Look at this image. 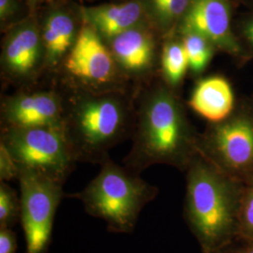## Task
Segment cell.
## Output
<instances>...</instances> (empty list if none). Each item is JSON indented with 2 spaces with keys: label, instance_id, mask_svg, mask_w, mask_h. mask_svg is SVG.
Returning a JSON list of instances; mask_svg holds the SVG:
<instances>
[{
  "label": "cell",
  "instance_id": "cell-1",
  "mask_svg": "<svg viewBox=\"0 0 253 253\" xmlns=\"http://www.w3.org/2000/svg\"><path fill=\"white\" fill-rule=\"evenodd\" d=\"M136 96L132 145L124 163L140 174L164 164L185 172L199 154V132L190 123L177 91L160 78L141 85Z\"/></svg>",
  "mask_w": 253,
  "mask_h": 253
},
{
  "label": "cell",
  "instance_id": "cell-2",
  "mask_svg": "<svg viewBox=\"0 0 253 253\" xmlns=\"http://www.w3.org/2000/svg\"><path fill=\"white\" fill-rule=\"evenodd\" d=\"M59 87L63 129L77 163L102 164L113 147L132 135L139 89L93 93Z\"/></svg>",
  "mask_w": 253,
  "mask_h": 253
},
{
  "label": "cell",
  "instance_id": "cell-3",
  "mask_svg": "<svg viewBox=\"0 0 253 253\" xmlns=\"http://www.w3.org/2000/svg\"><path fill=\"white\" fill-rule=\"evenodd\" d=\"M185 172L186 223L202 253H217L239 236L244 182L220 171L200 153Z\"/></svg>",
  "mask_w": 253,
  "mask_h": 253
},
{
  "label": "cell",
  "instance_id": "cell-4",
  "mask_svg": "<svg viewBox=\"0 0 253 253\" xmlns=\"http://www.w3.org/2000/svg\"><path fill=\"white\" fill-rule=\"evenodd\" d=\"M100 165L99 173L84 190L66 196L79 200L88 215L106 223L109 232L131 234L159 189L110 158Z\"/></svg>",
  "mask_w": 253,
  "mask_h": 253
},
{
  "label": "cell",
  "instance_id": "cell-5",
  "mask_svg": "<svg viewBox=\"0 0 253 253\" xmlns=\"http://www.w3.org/2000/svg\"><path fill=\"white\" fill-rule=\"evenodd\" d=\"M54 75L59 86L73 90L130 91L134 85L121 73L106 42L84 21L75 44Z\"/></svg>",
  "mask_w": 253,
  "mask_h": 253
},
{
  "label": "cell",
  "instance_id": "cell-6",
  "mask_svg": "<svg viewBox=\"0 0 253 253\" xmlns=\"http://www.w3.org/2000/svg\"><path fill=\"white\" fill-rule=\"evenodd\" d=\"M199 153L220 171L236 180L253 177V104L236 103L222 121L208 123L199 133Z\"/></svg>",
  "mask_w": 253,
  "mask_h": 253
},
{
  "label": "cell",
  "instance_id": "cell-7",
  "mask_svg": "<svg viewBox=\"0 0 253 253\" xmlns=\"http://www.w3.org/2000/svg\"><path fill=\"white\" fill-rule=\"evenodd\" d=\"M6 145L19 170L40 173L64 185L77 163L63 127L1 128Z\"/></svg>",
  "mask_w": 253,
  "mask_h": 253
},
{
  "label": "cell",
  "instance_id": "cell-8",
  "mask_svg": "<svg viewBox=\"0 0 253 253\" xmlns=\"http://www.w3.org/2000/svg\"><path fill=\"white\" fill-rule=\"evenodd\" d=\"M21 218L26 253H47L54 229V218L66 196L62 184L37 172L19 170Z\"/></svg>",
  "mask_w": 253,
  "mask_h": 253
},
{
  "label": "cell",
  "instance_id": "cell-9",
  "mask_svg": "<svg viewBox=\"0 0 253 253\" xmlns=\"http://www.w3.org/2000/svg\"><path fill=\"white\" fill-rule=\"evenodd\" d=\"M3 33L0 54L2 81L17 86L35 84L45 73L37 9Z\"/></svg>",
  "mask_w": 253,
  "mask_h": 253
},
{
  "label": "cell",
  "instance_id": "cell-10",
  "mask_svg": "<svg viewBox=\"0 0 253 253\" xmlns=\"http://www.w3.org/2000/svg\"><path fill=\"white\" fill-rule=\"evenodd\" d=\"M163 37L149 23L132 27L106 42L121 73L137 87L160 72Z\"/></svg>",
  "mask_w": 253,
  "mask_h": 253
},
{
  "label": "cell",
  "instance_id": "cell-11",
  "mask_svg": "<svg viewBox=\"0 0 253 253\" xmlns=\"http://www.w3.org/2000/svg\"><path fill=\"white\" fill-rule=\"evenodd\" d=\"M180 30L206 37L217 52L230 55L238 64L251 59L233 29L230 0H192L176 29Z\"/></svg>",
  "mask_w": 253,
  "mask_h": 253
},
{
  "label": "cell",
  "instance_id": "cell-12",
  "mask_svg": "<svg viewBox=\"0 0 253 253\" xmlns=\"http://www.w3.org/2000/svg\"><path fill=\"white\" fill-rule=\"evenodd\" d=\"M1 128L63 127L65 98L60 87L23 89L1 101Z\"/></svg>",
  "mask_w": 253,
  "mask_h": 253
},
{
  "label": "cell",
  "instance_id": "cell-13",
  "mask_svg": "<svg viewBox=\"0 0 253 253\" xmlns=\"http://www.w3.org/2000/svg\"><path fill=\"white\" fill-rule=\"evenodd\" d=\"M37 11L44 50L45 73L54 75L81 31L84 23L81 6L73 0H54Z\"/></svg>",
  "mask_w": 253,
  "mask_h": 253
},
{
  "label": "cell",
  "instance_id": "cell-14",
  "mask_svg": "<svg viewBox=\"0 0 253 253\" xmlns=\"http://www.w3.org/2000/svg\"><path fill=\"white\" fill-rule=\"evenodd\" d=\"M83 20L106 42L132 27L147 23L144 0H123L81 6Z\"/></svg>",
  "mask_w": 253,
  "mask_h": 253
},
{
  "label": "cell",
  "instance_id": "cell-15",
  "mask_svg": "<svg viewBox=\"0 0 253 253\" xmlns=\"http://www.w3.org/2000/svg\"><path fill=\"white\" fill-rule=\"evenodd\" d=\"M188 104L208 123H216L224 120L235 110V92L224 76L211 75L197 81Z\"/></svg>",
  "mask_w": 253,
  "mask_h": 253
},
{
  "label": "cell",
  "instance_id": "cell-16",
  "mask_svg": "<svg viewBox=\"0 0 253 253\" xmlns=\"http://www.w3.org/2000/svg\"><path fill=\"white\" fill-rule=\"evenodd\" d=\"M159 73L163 83L178 92L189 73V62L180 37L176 33L163 39Z\"/></svg>",
  "mask_w": 253,
  "mask_h": 253
},
{
  "label": "cell",
  "instance_id": "cell-17",
  "mask_svg": "<svg viewBox=\"0 0 253 253\" xmlns=\"http://www.w3.org/2000/svg\"><path fill=\"white\" fill-rule=\"evenodd\" d=\"M180 37L189 62V73L193 77H200L207 70L217 52L216 47L206 37L190 30L175 32Z\"/></svg>",
  "mask_w": 253,
  "mask_h": 253
},
{
  "label": "cell",
  "instance_id": "cell-18",
  "mask_svg": "<svg viewBox=\"0 0 253 253\" xmlns=\"http://www.w3.org/2000/svg\"><path fill=\"white\" fill-rule=\"evenodd\" d=\"M191 1L192 0H167L163 7V12L155 25L156 30L163 39L172 35L176 31Z\"/></svg>",
  "mask_w": 253,
  "mask_h": 253
},
{
  "label": "cell",
  "instance_id": "cell-19",
  "mask_svg": "<svg viewBox=\"0 0 253 253\" xmlns=\"http://www.w3.org/2000/svg\"><path fill=\"white\" fill-rule=\"evenodd\" d=\"M21 218V198L8 182L0 181V228H12Z\"/></svg>",
  "mask_w": 253,
  "mask_h": 253
},
{
  "label": "cell",
  "instance_id": "cell-20",
  "mask_svg": "<svg viewBox=\"0 0 253 253\" xmlns=\"http://www.w3.org/2000/svg\"><path fill=\"white\" fill-rule=\"evenodd\" d=\"M239 235L253 240V177L244 182L239 213Z\"/></svg>",
  "mask_w": 253,
  "mask_h": 253
},
{
  "label": "cell",
  "instance_id": "cell-21",
  "mask_svg": "<svg viewBox=\"0 0 253 253\" xmlns=\"http://www.w3.org/2000/svg\"><path fill=\"white\" fill-rule=\"evenodd\" d=\"M24 6L27 5L23 0H0V27L2 33L26 18L32 11H25Z\"/></svg>",
  "mask_w": 253,
  "mask_h": 253
},
{
  "label": "cell",
  "instance_id": "cell-22",
  "mask_svg": "<svg viewBox=\"0 0 253 253\" xmlns=\"http://www.w3.org/2000/svg\"><path fill=\"white\" fill-rule=\"evenodd\" d=\"M18 175L17 163L6 145L0 142V181L9 182L18 179Z\"/></svg>",
  "mask_w": 253,
  "mask_h": 253
},
{
  "label": "cell",
  "instance_id": "cell-23",
  "mask_svg": "<svg viewBox=\"0 0 253 253\" xmlns=\"http://www.w3.org/2000/svg\"><path fill=\"white\" fill-rule=\"evenodd\" d=\"M242 45L251 58L253 57V15L246 19L242 23L239 34H237Z\"/></svg>",
  "mask_w": 253,
  "mask_h": 253
},
{
  "label": "cell",
  "instance_id": "cell-24",
  "mask_svg": "<svg viewBox=\"0 0 253 253\" xmlns=\"http://www.w3.org/2000/svg\"><path fill=\"white\" fill-rule=\"evenodd\" d=\"M17 236L12 228H0V253H16Z\"/></svg>",
  "mask_w": 253,
  "mask_h": 253
},
{
  "label": "cell",
  "instance_id": "cell-25",
  "mask_svg": "<svg viewBox=\"0 0 253 253\" xmlns=\"http://www.w3.org/2000/svg\"><path fill=\"white\" fill-rule=\"evenodd\" d=\"M216 253H253V240L239 235L233 242Z\"/></svg>",
  "mask_w": 253,
  "mask_h": 253
},
{
  "label": "cell",
  "instance_id": "cell-26",
  "mask_svg": "<svg viewBox=\"0 0 253 253\" xmlns=\"http://www.w3.org/2000/svg\"><path fill=\"white\" fill-rule=\"evenodd\" d=\"M149 23L155 27L167 0H144Z\"/></svg>",
  "mask_w": 253,
  "mask_h": 253
},
{
  "label": "cell",
  "instance_id": "cell-27",
  "mask_svg": "<svg viewBox=\"0 0 253 253\" xmlns=\"http://www.w3.org/2000/svg\"><path fill=\"white\" fill-rule=\"evenodd\" d=\"M31 9H38L54 0H23Z\"/></svg>",
  "mask_w": 253,
  "mask_h": 253
},
{
  "label": "cell",
  "instance_id": "cell-28",
  "mask_svg": "<svg viewBox=\"0 0 253 253\" xmlns=\"http://www.w3.org/2000/svg\"><path fill=\"white\" fill-rule=\"evenodd\" d=\"M115 1H123V0H115Z\"/></svg>",
  "mask_w": 253,
  "mask_h": 253
}]
</instances>
